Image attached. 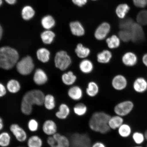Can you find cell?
I'll return each instance as SVG.
<instances>
[{"instance_id":"obj_55","label":"cell","mask_w":147,"mask_h":147,"mask_svg":"<svg viewBox=\"0 0 147 147\" xmlns=\"http://www.w3.org/2000/svg\"><path fill=\"white\" fill-rule=\"evenodd\" d=\"M50 147H57V145L56 144V145H54V146H50Z\"/></svg>"},{"instance_id":"obj_54","label":"cell","mask_w":147,"mask_h":147,"mask_svg":"<svg viewBox=\"0 0 147 147\" xmlns=\"http://www.w3.org/2000/svg\"><path fill=\"white\" fill-rule=\"evenodd\" d=\"M131 147H143L142 146H141V145H137V146H132Z\"/></svg>"},{"instance_id":"obj_15","label":"cell","mask_w":147,"mask_h":147,"mask_svg":"<svg viewBox=\"0 0 147 147\" xmlns=\"http://www.w3.org/2000/svg\"><path fill=\"white\" fill-rule=\"evenodd\" d=\"M71 113V109L69 105L65 103L61 104L58 111L55 113L56 118L61 120H64L68 118Z\"/></svg>"},{"instance_id":"obj_38","label":"cell","mask_w":147,"mask_h":147,"mask_svg":"<svg viewBox=\"0 0 147 147\" xmlns=\"http://www.w3.org/2000/svg\"><path fill=\"white\" fill-rule=\"evenodd\" d=\"M132 138L134 143L137 145L142 144L146 140L144 134L140 131L134 132L132 134Z\"/></svg>"},{"instance_id":"obj_32","label":"cell","mask_w":147,"mask_h":147,"mask_svg":"<svg viewBox=\"0 0 147 147\" xmlns=\"http://www.w3.org/2000/svg\"><path fill=\"white\" fill-rule=\"evenodd\" d=\"M43 105L47 110L50 111L54 110L56 106L54 97L50 94L46 95L44 99Z\"/></svg>"},{"instance_id":"obj_6","label":"cell","mask_w":147,"mask_h":147,"mask_svg":"<svg viewBox=\"0 0 147 147\" xmlns=\"http://www.w3.org/2000/svg\"><path fill=\"white\" fill-rule=\"evenodd\" d=\"M134 107L135 105L133 101L125 100L116 105L113 108V112L115 115L124 117L130 114Z\"/></svg>"},{"instance_id":"obj_24","label":"cell","mask_w":147,"mask_h":147,"mask_svg":"<svg viewBox=\"0 0 147 147\" xmlns=\"http://www.w3.org/2000/svg\"><path fill=\"white\" fill-rule=\"evenodd\" d=\"M77 80L76 75L71 71L64 73L61 76L62 82L67 86H72L76 82Z\"/></svg>"},{"instance_id":"obj_46","label":"cell","mask_w":147,"mask_h":147,"mask_svg":"<svg viewBox=\"0 0 147 147\" xmlns=\"http://www.w3.org/2000/svg\"><path fill=\"white\" fill-rule=\"evenodd\" d=\"M91 147H107L105 143L101 141H97L92 144Z\"/></svg>"},{"instance_id":"obj_53","label":"cell","mask_w":147,"mask_h":147,"mask_svg":"<svg viewBox=\"0 0 147 147\" xmlns=\"http://www.w3.org/2000/svg\"><path fill=\"white\" fill-rule=\"evenodd\" d=\"M3 4V1L2 0H0V7Z\"/></svg>"},{"instance_id":"obj_44","label":"cell","mask_w":147,"mask_h":147,"mask_svg":"<svg viewBox=\"0 0 147 147\" xmlns=\"http://www.w3.org/2000/svg\"><path fill=\"white\" fill-rule=\"evenodd\" d=\"M73 2L75 5L79 7H82L87 3V0H72Z\"/></svg>"},{"instance_id":"obj_35","label":"cell","mask_w":147,"mask_h":147,"mask_svg":"<svg viewBox=\"0 0 147 147\" xmlns=\"http://www.w3.org/2000/svg\"><path fill=\"white\" fill-rule=\"evenodd\" d=\"M35 12L32 7L26 5L24 7L22 11V16L23 19L28 21L34 17Z\"/></svg>"},{"instance_id":"obj_43","label":"cell","mask_w":147,"mask_h":147,"mask_svg":"<svg viewBox=\"0 0 147 147\" xmlns=\"http://www.w3.org/2000/svg\"><path fill=\"white\" fill-rule=\"evenodd\" d=\"M134 4L138 8H143L147 5V0H133Z\"/></svg>"},{"instance_id":"obj_51","label":"cell","mask_w":147,"mask_h":147,"mask_svg":"<svg viewBox=\"0 0 147 147\" xmlns=\"http://www.w3.org/2000/svg\"><path fill=\"white\" fill-rule=\"evenodd\" d=\"M3 34V29L1 25H0V40H1Z\"/></svg>"},{"instance_id":"obj_1","label":"cell","mask_w":147,"mask_h":147,"mask_svg":"<svg viewBox=\"0 0 147 147\" xmlns=\"http://www.w3.org/2000/svg\"><path fill=\"white\" fill-rule=\"evenodd\" d=\"M111 116L109 114L105 112H95L90 117L88 121V126L90 129L95 133L105 135L111 130L108 124Z\"/></svg>"},{"instance_id":"obj_7","label":"cell","mask_w":147,"mask_h":147,"mask_svg":"<svg viewBox=\"0 0 147 147\" xmlns=\"http://www.w3.org/2000/svg\"><path fill=\"white\" fill-rule=\"evenodd\" d=\"M16 69L20 74L26 75L30 74L34 68V64L31 57L27 56L18 62Z\"/></svg>"},{"instance_id":"obj_58","label":"cell","mask_w":147,"mask_h":147,"mask_svg":"<svg viewBox=\"0 0 147 147\" xmlns=\"http://www.w3.org/2000/svg\"><path fill=\"white\" fill-rule=\"evenodd\" d=\"M146 147H147V144H146Z\"/></svg>"},{"instance_id":"obj_10","label":"cell","mask_w":147,"mask_h":147,"mask_svg":"<svg viewBox=\"0 0 147 147\" xmlns=\"http://www.w3.org/2000/svg\"><path fill=\"white\" fill-rule=\"evenodd\" d=\"M128 84L127 78L124 75L119 74L114 76L111 81L112 87L117 91H121L126 89Z\"/></svg>"},{"instance_id":"obj_47","label":"cell","mask_w":147,"mask_h":147,"mask_svg":"<svg viewBox=\"0 0 147 147\" xmlns=\"http://www.w3.org/2000/svg\"><path fill=\"white\" fill-rule=\"evenodd\" d=\"M6 93V90L4 86L0 83V97L4 96Z\"/></svg>"},{"instance_id":"obj_27","label":"cell","mask_w":147,"mask_h":147,"mask_svg":"<svg viewBox=\"0 0 147 147\" xmlns=\"http://www.w3.org/2000/svg\"><path fill=\"white\" fill-rule=\"evenodd\" d=\"M118 135L123 138L129 137L132 134L131 126L129 124L124 123L117 129Z\"/></svg>"},{"instance_id":"obj_50","label":"cell","mask_w":147,"mask_h":147,"mask_svg":"<svg viewBox=\"0 0 147 147\" xmlns=\"http://www.w3.org/2000/svg\"><path fill=\"white\" fill-rule=\"evenodd\" d=\"M5 1L6 3L11 5L15 4L16 2V0H5Z\"/></svg>"},{"instance_id":"obj_18","label":"cell","mask_w":147,"mask_h":147,"mask_svg":"<svg viewBox=\"0 0 147 147\" xmlns=\"http://www.w3.org/2000/svg\"><path fill=\"white\" fill-rule=\"evenodd\" d=\"M79 67L82 73L88 74L91 73L93 71L94 66L91 60L86 58L81 61L79 64Z\"/></svg>"},{"instance_id":"obj_52","label":"cell","mask_w":147,"mask_h":147,"mask_svg":"<svg viewBox=\"0 0 147 147\" xmlns=\"http://www.w3.org/2000/svg\"><path fill=\"white\" fill-rule=\"evenodd\" d=\"M146 140L147 141V129L145 131L144 133Z\"/></svg>"},{"instance_id":"obj_42","label":"cell","mask_w":147,"mask_h":147,"mask_svg":"<svg viewBox=\"0 0 147 147\" xmlns=\"http://www.w3.org/2000/svg\"><path fill=\"white\" fill-rule=\"evenodd\" d=\"M119 37L121 41L127 42L131 40V34L130 30H122L119 32Z\"/></svg>"},{"instance_id":"obj_45","label":"cell","mask_w":147,"mask_h":147,"mask_svg":"<svg viewBox=\"0 0 147 147\" xmlns=\"http://www.w3.org/2000/svg\"><path fill=\"white\" fill-rule=\"evenodd\" d=\"M47 142L48 145L51 146L56 144V142L53 136H48L47 139Z\"/></svg>"},{"instance_id":"obj_39","label":"cell","mask_w":147,"mask_h":147,"mask_svg":"<svg viewBox=\"0 0 147 147\" xmlns=\"http://www.w3.org/2000/svg\"><path fill=\"white\" fill-rule=\"evenodd\" d=\"M134 23L131 18H126L121 20L119 22V27L122 30H130Z\"/></svg>"},{"instance_id":"obj_19","label":"cell","mask_w":147,"mask_h":147,"mask_svg":"<svg viewBox=\"0 0 147 147\" xmlns=\"http://www.w3.org/2000/svg\"><path fill=\"white\" fill-rule=\"evenodd\" d=\"M57 147H70V139L66 136L57 133L53 136Z\"/></svg>"},{"instance_id":"obj_17","label":"cell","mask_w":147,"mask_h":147,"mask_svg":"<svg viewBox=\"0 0 147 147\" xmlns=\"http://www.w3.org/2000/svg\"><path fill=\"white\" fill-rule=\"evenodd\" d=\"M124 122L123 117L115 115L110 117L108 124L111 130H115L118 129Z\"/></svg>"},{"instance_id":"obj_13","label":"cell","mask_w":147,"mask_h":147,"mask_svg":"<svg viewBox=\"0 0 147 147\" xmlns=\"http://www.w3.org/2000/svg\"><path fill=\"white\" fill-rule=\"evenodd\" d=\"M133 88L136 93L142 94L147 91V80L143 77L136 78L133 82Z\"/></svg>"},{"instance_id":"obj_8","label":"cell","mask_w":147,"mask_h":147,"mask_svg":"<svg viewBox=\"0 0 147 147\" xmlns=\"http://www.w3.org/2000/svg\"><path fill=\"white\" fill-rule=\"evenodd\" d=\"M9 130L18 142H25L27 141L28 138L26 131L19 124H12L9 127Z\"/></svg>"},{"instance_id":"obj_41","label":"cell","mask_w":147,"mask_h":147,"mask_svg":"<svg viewBox=\"0 0 147 147\" xmlns=\"http://www.w3.org/2000/svg\"><path fill=\"white\" fill-rule=\"evenodd\" d=\"M138 24L141 25H147V10L141 11L138 13L137 16Z\"/></svg>"},{"instance_id":"obj_31","label":"cell","mask_w":147,"mask_h":147,"mask_svg":"<svg viewBox=\"0 0 147 147\" xmlns=\"http://www.w3.org/2000/svg\"><path fill=\"white\" fill-rule=\"evenodd\" d=\"M121 41L119 37L115 35L108 38L106 40L108 47L111 49L118 48L120 45Z\"/></svg>"},{"instance_id":"obj_12","label":"cell","mask_w":147,"mask_h":147,"mask_svg":"<svg viewBox=\"0 0 147 147\" xmlns=\"http://www.w3.org/2000/svg\"><path fill=\"white\" fill-rule=\"evenodd\" d=\"M58 125L56 122L52 119H47L43 123L42 130L46 135L50 136L58 133Z\"/></svg>"},{"instance_id":"obj_5","label":"cell","mask_w":147,"mask_h":147,"mask_svg":"<svg viewBox=\"0 0 147 147\" xmlns=\"http://www.w3.org/2000/svg\"><path fill=\"white\" fill-rule=\"evenodd\" d=\"M70 147H91V139L87 134L74 133L70 138Z\"/></svg>"},{"instance_id":"obj_23","label":"cell","mask_w":147,"mask_h":147,"mask_svg":"<svg viewBox=\"0 0 147 147\" xmlns=\"http://www.w3.org/2000/svg\"><path fill=\"white\" fill-rule=\"evenodd\" d=\"M72 34L75 36H81L84 35L85 30L82 24L78 21L73 22L69 25Z\"/></svg>"},{"instance_id":"obj_49","label":"cell","mask_w":147,"mask_h":147,"mask_svg":"<svg viewBox=\"0 0 147 147\" xmlns=\"http://www.w3.org/2000/svg\"><path fill=\"white\" fill-rule=\"evenodd\" d=\"M4 127V123L3 119L0 117V132L2 131Z\"/></svg>"},{"instance_id":"obj_22","label":"cell","mask_w":147,"mask_h":147,"mask_svg":"<svg viewBox=\"0 0 147 147\" xmlns=\"http://www.w3.org/2000/svg\"><path fill=\"white\" fill-rule=\"evenodd\" d=\"M47 76L45 71L41 69H37L34 76V80L38 85H41L47 82Z\"/></svg>"},{"instance_id":"obj_48","label":"cell","mask_w":147,"mask_h":147,"mask_svg":"<svg viewBox=\"0 0 147 147\" xmlns=\"http://www.w3.org/2000/svg\"><path fill=\"white\" fill-rule=\"evenodd\" d=\"M142 61L143 65L147 68V53H145L143 55Z\"/></svg>"},{"instance_id":"obj_30","label":"cell","mask_w":147,"mask_h":147,"mask_svg":"<svg viewBox=\"0 0 147 147\" xmlns=\"http://www.w3.org/2000/svg\"><path fill=\"white\" fill-rule=\"evenodd\" d=\"M10 134L7 131L0 132V147H8L11 142Z\"/></svg>"},{"instance_id":"obj_20","label":"cell","mask_w":147,"mask_h":147,"mask_svg":"<svg viewBox=\"0 0 147 147\" xmlns=\"http://www.w3.org/2000/svg\"><path fill=\"white\" fill-rule=\"evenodd\" d=\"M113 54L111 51L105 49L97 54V60L98 63L106 64L109 63L113 58Z\"/></svg>"},{"instance_id":"obj_59","label":"cell","mask_w":147,"mask_h":147,"mask_svg":"<svg viewBox=\"0 0 147 147\" xmlns=\"http://www.w3.org/2000/svg\"></svg>"},{"instance_id":"obj_2","label":"cell","mask_w":147,"mask_h":147,"mask_svg":"<svg viewBox=\"0 0 147 147\" xmlns=\"http://www.w3.org/2000/svg\"><path fill=\"white\" fill-rule=\"evenodd\" d=\"M45 95L38 90H32L28 92L23 97L21 109L22 113L26 115L32 114L34 105L41 106L43 105Z\"/></svg>"},{"instance_id":"obj_29","label":"cell","mask_w":147,"mask_h":147,"mask_svg":"<svg viewBox=\"0 0 147 147\" xmlns=\"http://www.w3.org/2000/svg\"><path fill=\"white\" fill-rule=\"evenodd\" d=\"M36 55L38 60L43 63L48 62L50 59V51L44 48L38 49L37 51Z\"/></svg>"},{"instance_id":"obj_11","label":"cell","mask_w":147,"mask_h":147,"mask_svg":"<svg viewBox=\"0 0 147 147\" xmlns=\"http://www.w3.org/2000/svg\"><path fill=\"white\" fill-rule=\"evenodd\" d=\"M121 61L123 65L128 67H133L137 65L138 58L136 54L131 51H128L122 55Z\"/></svg>"},{"instance_id":"obj_3","label":"cell","mask_w":147,"mask_h":147,"mask_svg":"<svg viewBox=\"0 0 147 147\" xmlns=\"http://www.w3.org/2000/svg\"><path fill=\"white\" fill-rule=\"evenodd\" d=\"M19 55L15 49L9 47L0 48V68L12 69L17 64Z\"/></svg>"},{"instance_id":"obj_40","label":"cell","mask_w":147,"mask_h":147,"mask_svg":"<svg viewBox=\"0 0 147 147\" xmlns=\"http://www.w3.org/2000/svg\"><path fill=\"white\" fill-rule=\"evenodd\" d=\"M27 126L29 131L32 133H35L38 131L39 128V123L36 119L32 118L28 121Z\"/></svg>"},{"instance_id":"obj_26","label":"cell","mask_w":147,"mask_h":147,"mask_svg":"<svg viewBox=\"0 0 147 147\" xmlns=\"http://www.w3.org/2000/svg\"><path fill=\"white\" fill-rule=\"evenodd\" d=\"M27 147H42L43 146V140L39 136L33 135L28 138Z\"/></svg>"},{"instance_id":"obj_21","label":"cell","mask_w":147,"mask_h":147,"mask_svg":"<svg viewBox=\"0 0 147 147\" xmlns=\"http://www.w3.org/2000/svg\"><path fill=\"white\" fill-rule=\"evenodd\" d=\"M75 52L79 58L82 59L87 58L91 54L90 49L81 43L77 45Z\"/></svg>"},{"instance_id":"obj_28","label":"cell","mask_w":147,"mask_h":147,"mask_svg":"<svg viewBox=\"0 0 147 147\" xmlns=\"http://www.w3.org/2000/svg\"><path fill=\"white\" fill-rule=\"evenodd\" d=\"M88 108L87 105L83 103L80 102L74 106L73 111L74 114L78 117H82L87 113Z\"/></svg>"},{"instance_id":"obj_37","label":"cell","mask_w":147,"mask_h":147,"mask_svg":"<svg viewBox=\"0 0 147 147\" xmlns=\"http://www.w3.org/2000/svg\"><path fill=\"white\" fill-rule=\"evenodd\" d=\"M21 86L19 82L15 80H11L7 84V88L11 93H16L20 91Z\"/></svg>"},{"instance_id":"obj_34","label":"cell","mask_w":147,"mask_h":147,"mask_svg":"<svg viewBox=\"0 0 147 147\" xmlns=\"http://www.w3.org/2000/svg\"><path fill=\"white\" fill-rule=\"evenodd\" d=\"M42 26L46 29H50L54 27L55 25V21L53 16L47 15L44 16L41 21Z\"/></svg>"},{"instance_id":"obj_4","label":"cell","mask_w":147,"mask_h":147,"mask_svg":"<svg viewBox=\"0 0 147 147\" xmlns=\"http://www.w3.org/2000/svg\"><path fill=\"white\" fill-rule=\"evenodd\" d=\"M54 61L56 68L62 71L67 70L72 63L71 57L67 51H60L57 53Z\"/></svg>"},{"instance_id":"obj_9","label":"cell","mask_w":147,"mask_h":147,"mask_svg":"<svg viewBox=\"0 0 147 147\" xmlns=\"http://www.w3.org/2000/svg\"><path fill=\"white\" fill-rule=\"evenodd\" d=\"M130 30L131 34V41L134 43H138L144 41V33L141 25L134 23Z\"/></svg>"},{"instance_id":"obj_14","label":"cell","mask_w":147,"mask_h":147,"mask_svg":"<svg viewBox=\"0 0 147 147\" xmlns=\"http://www.w3.org/2000/svg\"><path fill=\"white\" fill-rule=\"evenodd\" d=\"M110 30V26L109 24L105 22L102 23L97 27L95 32V38L99 41L105 39L109 34Z\"/></svg>"},{"instance_id":"obj_16","label":"cell","mask_w":147,"mask_h":147,"mask_svg":"<svg viewBox=\"0 0 147 147\" xmlns=\"http://www.w3.org/2000/svg\"><path fill=\"white\" fill-rule=\"evenodd\" d=\"M67 94L71 100L78 101L82 98L83 96V92L82 88L80 86H72L68 90Z\"/></svg>"},{"instance_id":"obj_56","label":"cell","mask_w":147,"mask_h":147,"mask_svg":"<svg viewBox=\"0 0 147 147\" xmlns=\"http://www.w3.org/2000/svg\"><path fill=\"white\" fill-rule=\"evenodd\" d=\"M16 147H26L23 146H19Z\"/></svg>"},{"instance_id":"obj_33","label":"cell","mask_w":147,"mask_h":147,"mask_svg":"<svg viewBox=\"0 0 147 147\" xmlns=\"http://www.w3.org/2000/svg\"><path fill=\"white\" fill-rule=\"evenodd\" d=\"M55 37V33L51 30H46L42 33L41 37L44 43L49 45L54 41Z\"/></svg>"},{"instance_id":"obj_36","label":"cell","mask_w":147,"mask_h":147,"mask_svg":"<svg viewBox=\"0 0 147 147\" xmlns=\"http://www.w3.org/2000/svg\"><path fill=\"white\" fill-rule=\"evenodd\" d=\"M130 10V7L126 3L121 4L117 7L116 13L119 18H124Z\"/></svg>"},{"instance_id":"obj_57","label":"cell","mask_w":147,"mask_h":147,"mask_svg":"<svg viewBox=\"0 0 147 147\" xmlns=\"http://www.w3.org/2000/svg\"><path fill=\"white\" fill-rule=\"evenodd\" d=\"M92 1H96V0H92Z\"/></svg>"},{"instance_id":"obj_25","label":"cell","mask_w":147,"mask_h":147,"mask_svg":"<svg viewBox=\"0 0 147 147\" xmlns=\"http://www.w3.org/2000/svg\"><path fill=\"white\" fill-rule=\"evenodd\" d=\"M100 89L96 82L91 81L88 83L86 89V93L88 96L94 97L97 96L99 93Z\"/></svg>"}]
</instances>
